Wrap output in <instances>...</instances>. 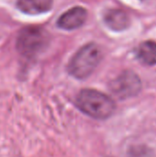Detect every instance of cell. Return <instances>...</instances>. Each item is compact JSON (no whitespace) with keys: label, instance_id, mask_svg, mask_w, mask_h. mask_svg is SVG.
<instances>
[{"label":"cell","instance_id":"obj_5","mask_svg":"<svg viewBox=\"0 0 156 157\" xmlns=\"http://www.w3.org/2000/svg\"><path fill=\"white\" fill-rule=\"evenodd\" d=\"M87 17V11L82 6H74L63 13L58 19L57 25L63 29H75L81 27Z\"/></svg>","mask_w":156,"mask_h":157},{"label":"cell","instance_id":"obj_6","mask_svg":"<svg viewBox=\"0 0 156 157\" xmlns=\"http://www.w3.org/2000/svg\"><path fill=\"white\" fill-rule=\"evenodd\" d=\"M104 22L112 30L121 31L130 26V17L121 9H109L104 15Z\"/></svg>","mask_w":156,"mask_h":157},{"label":"cell","instance_id":"obj_4","mask_svg":"<svg viewBox=\"0 0 156 157\" xmlns=\"http://www.w3.org/2000/svg\"><path fill=\"white\" fill-rule=\"evenodd\" d=\"M142 88L139 76L131 71H126L117 76L110 83V90L120 99L136 96Z\"/></svg>","mask_w":156,"mask_h":157},{"label":"cell","instance_id":"obj_3","mask_svg":"<svg viewBox=\"0 0 156 157\" xmlns=\"http://www.w3.org/2000/svg\"><path fill=\"white\" fill-rule=\"evenodd\" d=\"M49 44L48 33L38 27H28L22 29L17 37V49L27 57H34Z\"/></svg>","mask_w":156,"mask_h":157},{"label":"cell","instance_id":"obj_7","mask_svg":"<svg viewBox=\"0 0 156 157\" xmlns=\"http://www.w3.org/2000/svg\"><path fill=\"white\" fill-rule=\"evenodd\" d=\"M52 0H17V6L20 11L28 15H39L51 9Z\"/></svg>","mask_w":156,"mask_h":157},{"label":"cell","instance_id":"obj_2","mask_svg":"<svg viewBox=\"0 0 156 157\" xmlns=\"http://www.w3.org/2000/svg\"><path fill=\"white\" fill-rule=\"evenodd\" d=\"M101 57V51L96 44H86L74 55L68 64V71L75 78H86L97 68Z\"/></svg>","mask_w":156,"mask_h":157},{"label":"cell","instance_id":"obj_1","mask_svg":"<svg viewBox=\"0 0 156 157\" xmlns=\"http://www.w3.org/2000/svg\"><path fill=\"white\" fill-rule=\"evenodd\" d=\"M76 105L84 113L97 120L108 119L115 110L114 101L107 95L94 89L82 90L77 96Z\"/></svg>","mask_w":156,"mask_h":157},{"label":"cell","instance_id":"obj_8","mask_svg":"<svg viewBox=\"0 0 156 157\" xmlns=\"http://www.w3.org/2000/svg\"><path fill=\"white\" fill-rule=\"evenodd\" d=\"M137 56L145 64H156V42L147 40L141 43L137 50Z\"/></svg>","mask_w":156,"mask_h":157}]
</instances>
